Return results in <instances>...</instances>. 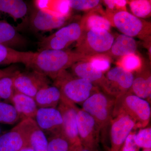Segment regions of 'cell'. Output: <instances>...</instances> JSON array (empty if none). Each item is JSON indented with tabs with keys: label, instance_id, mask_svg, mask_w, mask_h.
<instances>
[{
	"label": "cell",
	"instance_id": "cell-1",
	"mask_svg": "<svg viewBox=\"0 0 151 151\" xmlns=\"http://www.w3.org/2000/svg\"><path fill=\"white\" fill-rule=\"evenodd\" d=\"M87 58L76 51L44 50L34 52L28 67L55 80L65 69Z\"/></svg>",
	"mask_w": 151,
	"mask_h": 151
},
{
	"label": "cell",
	"instance_id": "cell-2",
	"mask_svg": "<svg viewBox=\"0 0 151 151\" xmlns=\"http://www.w3.org/2000/svg\"><path fill=\"white\" fill-rule=\"evenodd\" d=\"M120 114L129 116L134 122L136 129L145 128L150 120V105L148 101L129 91L115 99L113 118Z\"/></svg>",
	"mask_w": 151,
	"mask_h": 151
},
{
	"label": "cell",
	"instance_id": "cell-3",
	"mask_svg": "<svg viewBox=\"0 0 151 151\" xmlns=\"http://www.w3.org/2000/svg\"><path fill=\"white\" fill-rule=\"evenodd\" d=\"M55 86L61 92V100L74 104H82L99 90L90 81L72 76L64 70L54 80Z\"/></svg>",
	"mask_w": 151,
	"mask_h": 151
},
{
	"label": "cell",
	"instance_id": "cell-4",
	"mask_svg": "<svg viewBox=\"0 0 151 151\" xmlns=\"http://www.w3.org/2000/svg\"><path fill=\"white\" fill-rule=\"evenodd\" d=\"M115 97L97 90L81 104L82 109L97 122L105 134L113 119Z\"/></svg>",
	"mask_w": 151,
	"mask_h": 151
},
{
	"label": "cell",
	"instance_id": "cell-5",
	"mask_svg": "<svg viewBox=\"0 0 151 151\" xmlns=\"http://www.w3.org/2000/svg\"><path fill=\"white\" fill-rule=\"evenodd\" d=\"M108 31L98 29H88L85 36L82 34L77 41L76 52L87 57L106 55L111 49L114 40Z\"/></svg>",
	"mask_w": 151,
	"mask_h": 151
},
{
	"label": "cell",
	"instance_id": "cell-6",
	"mask_svg": "<svg viewBox=\"0 0 151 151\" xmlns=\"http://www.w3.org/2000/svg\"><path fill=\"white\" fill-rule=\"evenodd\" d=\"M83 31V27L80 23L70 24L42 38L38 43L39 51L47 49L64 50L73 42L78 41Z\"/></svg>",
	"mask_w": 151,
	"mask_h": 151
},
{
	"label": "cell",
	"instance_id": "cell-7",
	"mask_svg": "<svg viewBox=\"0 0 151 151\" xmlns=\"http://www.w3.org/2000/svg\"><path fill=\"white\" fill-rule=\"evenodd\" d=\"M76 121L81 145L91 151H98L101 131L94 118L77 107Z\"/></svg>",
	"mask_w": 151,
	"mask_h": 151
},
{
	"label": "cell",
	"instance_id": "cell-8",
	"mask_svg": "<svg viewBox=\"0 0 151 151\" xmlns=\"http://www.w3.org/2000/svg\"><path fill=\"white\" fill-rule=\"evenodd\" d=\"M50 82L48 77L35 70L24 72L16 71L14 74L15 92L33 98L40 89L50 85Z\"/></svg>",
	"mask_w": 151,
	"mask_h": 151
},
{
	"label": "cell",
	"instance_id": "cell-9",
	"mask_svg": "<svg viewBox=\"0 0 151 151\" xmlns=\"http://www.w3.org/2000/svg\"><path fill=\"white\" fill-rule=\"evenodd\" d=\"M113 24L122 34L134 37H144L150 33V25L125 10L114 14Z\"/></svg>",
	"mask_w": 151,
	"mask_h": 151
},
{
	"label": "cell",
	"instance_id": "cell-10",
	"mask_svg": "<svg viewBox=\"0 0 151 151\" xmlns=\"http://www.w3.org/2000/svg\"><path fill=\"white\" fill-rule=\"evenodd\" d=\"M105 77L106 81L103 91L116 98L130 91L134 76L132 72L118 66L109 70Z\"/></svg>",
	"mask_w": 151,
	"mask_h": 151
},
{
	"label": "cell",
	"instance_id": "cell-11",
	"mask_svg": "<svg viewBox=\"0 0 151 151\" xmlns=\"http://www.w3.org/2000/svg\"><path fill=\"white\" fill-rule=\"evenodd\" d=\"M77 108L75 104L61 99L57 107L62 117V135L67 139L70 146L81 145L77 129Z\"/></svg>",
	"mask_w": 151,
	"mask_h": 151
},
{
	"label": "cell",
	"instance_id": "cell-12",
	"mask_svg": "<svg viewBox=\"0 0 151 151\" xmlns=\"http://www.w3.org/2000/svg\"><path fill=\"white\" fill-rule=\"evenodd\" d=\"M110 126L111 148L109 151H119L127 137L136 129V125L129 116L120 114L113 117Z\"/></svg>",
	"mask_w": 151,
	"mask_h": 151
},
{
	"label": "cell",
	"instance_id": "cell-13",
	"mask_svg": "<svg viewBox=\"0 0 151 151\" xmlns=\"http://www.w3.org/2000/svg\"><path fill=\"white\" fill-rule=\"evenodd\" d=\"M34 120L47 137L62 134V117L57 108H38Z\"/></svg>",
	"mask_w": 151,
	"mask_h": 151
},
{
	"label": "cell",
	"instance_id": "cell-14",
	"mask_svg": "<svg viewBox=\"0 0 151 151\" xmlns=\"http://www.w3.org/2000/svg\"><path fill=\"white\" fill-rule=\"evenodd\" d=\"M17 125L26 139L28 146L35 151H48L47 137L33 119H25Z\"/></svg>",
	"mask_w": 151,
	"mask_h": 151
},
{
	"label": "cell",
	"instance_id": "cell-15",
	"mask_svg": "<svg viewBox=\"0 0 151 151\" xmlns=\"http://www.w3.org/2000/svg\"><path fill=\"white\" fill-rule=\"evenodd\" d=\"M68 17L47 10L37 8L32 15L31 22L35 29L47 31L62 27L65 24Z\"/></svg>",
	"mask_w": 151,
	"mask_h": 151
},
{
	"label": "cell",
	"instance_id": "cell-16",
	"mask_svg": "<svg viewBox=\"0 0 151 151\" xmlns=\"http://www.w3.org/2000/svg\"><path fill=\"white\" fill-rule=\"evenodd\" d=\"M74 76L90 81L94 86L103 89L106 78L103 72L95 69L89 61L81 60L71 67Z\"/></svg>",
	"mask_w": 151,
	"mask_h": 151
},
{
	"label": "cell",
	"instance_id": "cell-17",
	"mask_svg": "<svg viewBox=\"0 0 151 151\" xmlns=\"http://www.w3.org/2000/svg\"><path fill=\"white\" fill-rule=\"evenodd\" d=\"M11 103L15 108L21 121L28 119L34 120L38 109L34 98L15 92Z\"/></svg>",
	"mask_w": 151,
	"mask_h": 151
},
{
	"label": "cell",
	"instance_id": "cell-18",
	"mask_svg": "<svg viewBox=\"0 0 151 151\" xmlns=\"http://www.w3.org/2000/svg\"><path fill=\"white\" fill-rule=\"evenodd\" d=\"M27 146L26 139L17 125L0 135V151H19Z\"/></svg>",
	"mask_w": 151,
	"mask_h": 151
},
{
	"label": "cell",
	"instance_id": "cell-19",
	"mask_svg": "<svg viewBox=\"0 0 151 151\" xmlns=\"http://www.w3.org/2000/svg\"><path fill=\"white\" fill-rule=\"evenodd\" d=\"M34 52L18 51L0 44V65L22 63L29 66Z\"/></svg>",
	"mask_w": 151,
	"mask_h": 151
},
{
	"label": "cell",
	"instance_id": "cell-20",
	"mask_svg": "<svg viewBox=\"0 0 151 151\" xmlns=\"http://www.w3.org/2000/svg\"><path fill=\"white\" fill-rule=\"evenodd\" d=\"M61 98L59 88L48 85L40 89L34 99L38 108H57Z\"/></svg>",
	"mask_w": 151,
	"mask_h": 151
},
{
	"label": "cell",
	"instance_id": "cell-21",
	"mask_svg": "<svg viewBox=\"0 0 151 151\" xmlns=\"http://www.w3.org/2000/svg\"><path fill=\"white\" fill-rule=\"evenodd\" d=\"M134 76L133 84L129 92L150 103L151 94L150 72L149 70L140 71Z\"/></svg>",
	"mask_w": 151,
	"mask_h": 151
},
{
	"label": "cell",
	"instance_id": "cell-22",
	"mask_svg": "<svg viewBox=\"0 0 151 151\" xmlns=\"http://www.w3.org/2000/svg\"><path fill=\"white\" fill-rule=\"evenodd\" d=\"M26 42L12 25L0 21V44L13 48L24 46Z\"/></svg>",
	"mask_w": 151,
	"mask_h": 151
},
{
	"label": "cell",
	"instance_id": "cell-23",
	"mask_svg": "<svg viewBox=\"0 0 151 151\" xmlns=\"http://www.w3.org/2000/svg\"><path fill=\"white\" fill-rule=\"evenodd\" d=\"M137 49V42L134 37L121 34L114 39L108 52L112 56L122 58L134 54Z\"/></svg>",
	"mask_w": 151,
	"mask_h": 151
},
{
	"label": "cell",
	"instance_id": "cell-24",
	"mask_svg": "<svg viewBox=\"0 0 151 151\" xmlns=\"http://www.w3.org/2000/svg\"><path fill=\"white\" fill-rule=\"evenodd\" d=\"M27 9L26 4L22 0H0V11L8 14L15 20L24 17Z\"/></svg>",
	"mask_w": 151,
	"mask_h": 151
},
{
	"label": "cell",
	"instance_id": "cell-25",
	"mask_svg": "<svg viewBox=\"0 0 151 151\" xmlns=\"http://www.w3.org/2000/svg\"><path fill=\"white\" fill-rule=\"evenodd\" d=\"M21 121L18 113L11 103L0 101V124L14 125Z\"/></svg>",
	"mask_w": 151,
	"mask_h": 151
},
{
	"label": "cell",
	"instance_id": "cell-26",
	"mask_svg": "<svg viewBox=\"0 0 151 151\" xmlns=\"http://www.w3.org/2000/svg\"><path fill=\"white\" fill-rule=\"evenodd\" d=\"M15 72L12 75L0 78V101L11 103L15 92L13 84Z\"/></svg>",
	"mask_w": 151,
	"mask_h": 151
},
{
	"label": "cell",
	"instance_id": "cell-27",
	"mask_svg": "<svg viewBox=\"0 0 151 151\" xmlns=\"http://www.w3.org/2000/svg\"><path fill=\"white\" fill-rule=\"evenodd\" d=\"M129 6L133 15L139 18H144L150 14V1L135 0L130 2Z\"/></svg>",
	"mask_w": 151,
	"mask_h": 151
},
{
	"label": "cell",
	"instance_id": "cell-28",
	"mask_svg": "<svg viewBox=\"0 0 151 151\" xmlns=\"http://www.w3.org/2000/svg\"><path fill=\"white\" fill-rule=\"evenodd\" d=\"M48 151H69L70 143L62 134L47 137Z\"/></svg>",
	"mask_w": 151,
	"mask_h": 151
},
{
	"label": "cell",
	"instance_id": "cell-29",
	"mask_svg": "<svg viewBox=\"0 0 151 151\" xmlns=\"http://www.w3.org/2000/svg\"><path fill=\"white\" fill-rule=\"evenodd\" d=\"M86 24L87 29H98L109 31L111 24L108 19L96 14H92L87 17Z\"/></svg>",
	"mask_w": 151,
	"mask_h": 151
},
{
	"label": "cell",
	"instance_id": "cell-30",
	"mask_svg": "<svg viewBox=\"0 0 151 151\" xmlns=\"http://www.w3.org/2000/svg\"><path fill=\"white\" fill-rule=\"evenodd\" d=\"M134 140L139 148L151 149V127L142 128L135 132Z\"/></svg>",
	"mask_w": 151,
	"mask_h": 151
},
{
	"label": "cell",
	"instance_id": "cell-31",
	"mask_svg": "<svg viewBox=\"0 0 151 151\" xmlns=\"http://www.w3.org/2000/svg\"><path fill=\"white\" fill-rule=\"evenodd\" d=\"M121 66L127 71L132 72L140 68L142 62L140 58L135 54L128 55L121 58L119 62Z\"/></svg>",
	"mask_w": 151,
	"mask_h": 151
},
{
	"label": "cell",
	"instance_id": "cell-32",
	"mask_svg": "<svg viewBox=\"0 0 151 151\" xmlns=\"http://www.w3.org/2000/svg\"><path fill=\"white\" fill-rule=\"evenodd\" d=\"M89 61L97 70L103 72L108 70L111 65L109 58L105 55H98L92 56Z\"/></svg>",
	"mask_w": 151,
	"mask_h": 151
},
{
	"label": "cell",
	"instance_id": "cell-33",
	"mask_svg": "<svg viewBox=\"0 0 151 151\" xmlns=\"http://www.w3.org/2000/svg\"><path fill=\"white\" fill-rule=\"evenodd\" d=\"M100 1L97 0H70L68 1L70 8L77 10H86L94 8L98 6Z\"/></svg>",
	"mask_w": 151,
	"mask_h": 151
},
{
	"label": "cell",
	"instance_id": "cell-34",
	"mask_svg": "<svg viewBox=\"0 0 151 151\" xmlns=\"http://www.w3.org/2000/svg\"><path fill=\"white\" fill-rule=\"evenodd\" d=\"M135 133L134 132L130 133L119 151H139V148L134 140Z\"/></svg>",
	"mask_w": 151,
	"mask_h": 151
},
{
	"label": "cell",
	"instance_id": "cell-35",
	"mask_svg": "<svg viewBox=\"0 0 151 151\" xmlns=\"http://www.w3.org/2000/svg\"><path fill=\"white\" fill-rule=\"evenodd\" d=\"M15 71L13 69L10 68H6V69H0V78L5 77V76L12 75Z\"/></svg>",
	"mask_w": 151,
	"mask_h": 151
},
{
	"label": "cell",
	"instance_id": "cell-36",
	"mask_svg": "<svg viewBox=\"0 0 151 151\" xmlns=\"http://www.w3.org/2000/svg\"><path fill=\"white\" fill-rule=\"evenodd\" d=\"M114 2L116 5V7L120 8H124L127 5V1L124 0H115Z\"/></svg>",
	"mask_w": 151,
	"mask_h": 151
},
{
	"label": "cell",
	"instance_id": "cell-37",
	"mask_svg": "<svg viewBox=\"0 0 151 151\" xmlns=\"http://www.w3.org/2000/svg\"><path fill=\"white\" fill-rule=\"evenodd\" d=\"M104 3L106 6H108V8L110 9L113 10L116 7V5L114 2V1L112 0H106L104 1Z\"/></svg>",
	"mask_w": 151,
	"mask_h": 151
},
{
	"label": "cell",
	"instance_id": "cell-38",
	"mask_svg": "<svg viewBox=\"0 0 151 151\" xmlns=\"http://www.w3.org/2000/svg\"><path fill=\"white\" fill-rule=\"evenodd\" d=\"M76 151H91L90 150L84 147L83 146L80 145L78 146L77 147V149H76Z\"/></svg>",
	"mask_w": 151,
	"mask_h": 151
},
{
	"label": "cell",
	"instance_id": "cell-39",
	"mask_svg": "<svg viewBox=\"0 0 151 151\" xmlns=\"http://www.w3.org/2000/svg\"><path fill=\"white\" fill-rule=\"evenodd\" d=\"M19 151H35L31 147L29 146H27V147H25L21 150H20Z\"/></svg>",
	"mask_w": 151,
	"mask_h": 151
},
{
	"label": "cell",
	"instance_id": "cell-40",
	"mask_svg": "<svg viewBox=\"0 0 151 151\" xmlns=\"http://www.w3.org/2000/svg\"><path fill=\"white\" fill-rule=\"evenodd\" d=\"M77 147H78V146H70V149H69V151H76V149H77Z\"/></svg>",
	"mask_w": 151,
	"mask_h": 151
},
{
	"label": "cell",
	"instance_id": "cell-41",
	"mask_svg": "<svg viewBox=\"0 0 151 151\" xmlns=\"http://www.w3.org/2000/svg\"><path fill=\"white\" fill-rule=\"evenodd\" d=\"M142 151H151V149H144Z\"/></svg>",
	"mask_w": 151,
	"mask_h": 151
},
{
	"label": "cell",
	"instance_id": "cell-42",
	"mask_svg": "<svg viewBox=\"0 0 151 151\" xmlns=\"http://www.w3.org/2000/svg\"><path fill=\"white\" fill-rule=\"evenodd\" d=\"M3 134L2 129L1 127H0V135L1 134Z\"/></svg>",
	"mask_w": 151,
	"mask_h": 151
}]
</instances>
